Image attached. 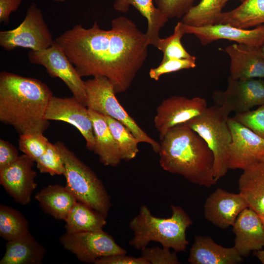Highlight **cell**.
Returning a JSON list of instances; mask_svg holds the SVG:
<instances>
[{"mask_svg": "<svg viewBox=\"0 0 264 264\" xmlns=\"http://www.w3.org/2000/svg\"><path fill=\"white\" fill-rule=\"evenodd\" d=\"M55 42L81 77H106L116 94L130 87L147 59L149 45L145 33L124 16L113 19L108 30L96 21L88 29L76 24Z\"/></svg>", "mask_w": 264, "mask_h": 264, "instance_id": "6da1fadb", "label": "cell"}, {"mask_svg": "<svg viewBox=\"0 0 264 264\" xmlns=\"http://www.w3.org/2000/svg\"><path fill=\"white\" fill-rule=\"evenodd\" d=\"M53 93L42 81L13 73H0V121L20 134L44 132L45 113Z\"/></svg>", "mask_w": 264, "mask_h": 264, "instance_id": "7a4b0ae2", "label": "cell"}, {"mask_svg": "<svg viewBox=\"0 0 264 264\" xmlns=\"http://www.w3.org/2000/svg\"><path fill=\"white\" fill-rule=\"evenodd\" d=\"M160 144L159 164L164 170L202 186L210 187L217 183L212 152L204 140L186 125L171 129Z\"/></svg>", "mask_w": 264, "mask_h": 264, "instance_id": "3957f363", "label": "cell"}, {"mask_svg": "<svg viewBox=\"0 0 264 264\" xmlns=\"http://www.w3.org/2000/svg\"><path fill=\"white\" fill-rule=\"evenodd\" d=\"M171 217L160 218L153 216L148 208L142 205L138 214L129 223L133 233L129 245L141 250L153 241L176 252L185 251L189 243L186 231L193 222L181 207L171 205Z\"/></svg>", "mask_w": 264, "mask_h": 264, "instance_id": "277c9868", "label": "cell"}, {"mask_svg": "<svg viewBox=\"0 0 264 264\" xmlns=\"http://www.w3.org/2000/svg\"><path fill=\"white\" fill-rule=\"evenodd\" d=\"M62 157L66 187L78 201L108 216L111 206L110 197L96 174L60 141L55 143Z\"/></svg>", "mask_w": 264, "mask_h": 264, "instance_id": "5b68a950", "label": "cell"}, {"mask_svg": "<svg viewBox=\"0 0 264 264\" xmlns=\"http://www.w3.org/2000/svg\"><path fill=\"white\" fill-rule=\"evenodd\" d=\"M230 113L224 107L214 105L207 107L201 115L184 123L200 135L212 152L214 175L217 181L229 170L227 154L231 134L227 119Z\"/></svg>", "mask_w": 264, "mask_h": 264, "instance_id": "8992f818", "label": "cell"}, {"mask_svg": "<svg viewBox=\"0 0 264 264\" xmlns=\"http://www.w3.org/2000/svg\"><path fill=\"white\" fill-rule=\"evenodd\" d=\"M85 84L87 94L85 106L88 109L121 122L131 131L139 143L149 144L155 153H158L160 144L149 136L125 110L107 78L96 76L85 81Z\"/></svg>", "mask_w": 264, "mask_h": 264, "instance_id": "52a82bcc", "label": "cell"}, {"mask_svg": "<svg viewBox=\"0 0 264 264\" xmlns=\"http://www.w3.org/2000/svg\"><path fill=\"white\" fill-rule=\"evenodd\" d=\"M54 42L43 13L34 2L29 6L18 26L0 32V45L7 51L18 47L41 50L50 47Z\"/></svg>", "mask_w": 264, "mask_h": 264, "instance_id": "ba28073f", "label": "cell"}, {"mask_svg": "<svg viewBox=\"0 0 264 264\" xmlns=\"http://www.w3.org/2000/svg\"><path fill=\"white\" fill-rule=\"evenodd\" d=\"M66 250L74 254L81 262L93 263L103 257L126 254L113 238L103 230L75 233H66L59 238Z\"/></svg>", "mask_w": 264, "mask_h": 264, "instance_id": "9c48e42d", "label": "cell"}, {"mask_svg": "<svg viewBox=\"0 0 264 264\" xmlns=\"http://www.w3.org/2000/svg\"><path fill=\"white\" fill-rule=\"evenodd\" d=\"M28 58L32 63L44 66L50 77L61 79L73 96L85 105L87 94L85 81L55 40L53 44L46 49L30 50Z\"/></svg>", "mask_w": 264, "mask_h": 264, "instance_id": "30bf717a", "label": "cell"}, {"mask_svg": "<svg viewBox=\"0 0 264 264\" xmlns=\"http://www.w3.org/2000/svg\"><path fill=\"white\" fill-rule=\"evenodd\" d=\"M227 123L231 134L227 154L228 169L243 170L260 162L264 155V138L233 117L228 118Z\"/></svg>", "mask_w": 264, "mask_h": 264, "instance_id": "8fae6325", "label": "cell"}, {"mask_svg": "<svg viewBox=\"0 0 264 264\" xmlns=\"http://www.w3.org/2000/svg\"><path fill=\"white\" fill-rule=\"evenodd\" d=\"M212 98L215 105L231 112L250 110L264 104V79H234L229 76L226 89L214 91Z\"/></svg>", "mask_w": 264, "mask_h": 264, "instance_id": "7c38bea8", "label": "cell"}, {"mask_svg": "<svg viewBox=\"0 0 264 264\" xmlns=\"http://www.w3.org/2000/svg\"><path fill=\"white\" fill-rule=\"evenodd\" d=\"M207 108L206 100L199 97L189 99L175 95L163 100L154 119L160 140L171 129L201 115Z\"/></svg>", "mask_w": 264, "mask_h": 264, "instance_id": "4fadbf2b", "label": "cell"}, {"mask_svg": "<svg viewBox=\"0 0 264 264\" xmlns=\"http://www.w3.org/2000/svg\"><path fill=\"white\" fill-rule=\"evenodd\" d=\"M44 117L48 121H63L74 126L86 140L87 148L93 151L95 138L88 108L74 96L68 98L53 96L48 103Z\"/></svg>", "mask_w": 264, "mask_h": 264, "instance_id": "5bb4252c", "label": "cell"}, {"mask_svg": "<svg viewBox=\"0 0 264 264\" xmlns=\"http://www.w3.org/2000/svg\"><path fill=\"white\" fill-rule=\"evenodd\" d=\"M29 157L24 154L11 165L0 170V183L16 202L21 205L30 203L37 186L36 172Z\"/></svg>", "mask_w": 264, "mask_h": 264, "instance_id": "9a60e30c", "label": "cell"}, {"mask_svg": "<svg viewBox=\"0 0 264 264\" xmlns=\"http://www.w3.org/2000/svg\"><path fill=\"white\" fill-rule=\"evenodd\" d=\"M183 28L185 34L194 35L203 45L225 39L256 47L264 46V24L253 29L240 28L227 24L194 27L183 23Z\"/></svg>", "mask_w": 264, "mask_h": 264, "instance_id": "2e32d148", "label": "cell"}, {"mask_svg": "<svg viewBox=\"0 0 264 264\" xmlns=\"http://www.w3.org/2000/svg\"><path fill=\"white\" fill-rule=\"evenodd\" d=\"M248 205L239 193L234 194L218 188L207 198L204 205L206 220L221 229L233 226L240 213Z\"/></svg>", "mask_w": 264, "mask_h": 264, "instance_id": "e0dca14e", "label": "cell"}, {"mask_svg": "<svg viewBox=\"0 0 264 264\" xmlns=\"http://www.w3.org/2000/svg\"><path fill=\"white\" fill-rule=\"evenodd\" d=\"M232 226L236 236L234 247L242 257H247L251 252L264 246V226L262 220L249 207L240 213Z\"/></svg>", "mask_w": 264, "mask_h": 264, "instance_id": "ac0fdd59", "label": "cell"}, {"mask_svg": "<svg viewBox=\"0 0 264 264\" xmlns=\"http://www.w3.org/2000/svg\"><path fill=\"white\" fill-rule=\"evenodd\" d=\"M223 50L230 58V77L234 79H264V55L261 47L235 43Z\"/></svg>", "mask_w": 264, "mask_h": 264, "instance_id": "d6986e66", "label": "cell"}, {"mask_svg": "<svg viewBox=\"0 0 264 264\" xmlns=\"http://www.w3.org/2000/svg\"><path fill=\"white\" fill-rule=\"evenodd\" d=\"M187 261L191 264H237L243 259L234 246L223 247L209 236L197 235Z\"/></svg>", "mask_w": 264, "mask_h": 264, "instance_id": "ffe728a7", "label": "cell"}, {"mask_svg": "<svg viewBox=\"0 0 264 264\" xmlns=\"http://www.w3.org/2000/svg\"><path fill=\"white\" fill-rule=\"evenodd\" d=\"M95 138L93 152L105 166L116 167L122 158L116 142L104 117L101 113L88 109Z\"/></svg>", "mask_w": 264, "mask_h": 264, "instance_id": "44dd1931", "label": "cell"}, {"mask_svg": "<svg viewBox=\"0 0 264 264\" xmlns=\"http://www.w3.org/2000/svg\"><path fill=\"white\" fill-rule=\"evenodd\" d=\"M238 188L248 207L261 217L264 214V163L259 162L243 170Z\"/></svg>", "mask_w": 264, "mask_h": 264, "instance_id": "7402d4cb", "label": "cell"}, {"mask_svg": "<svg viewBox=\"0 0 264 264\" xmlns=\"http://www.w3.org/2000/svg\"><path fill=\"white\" fill-rule=\"evenodd\" d=\"M135 7L147 21L145 33L149 45L156 47L160 38L159 32L169 21V18L154 4L153 0H115L114 9L127 12L130 7Z\"/></svg>", "mask_w": 264, "mask_h": 264, "instance_id": "603a6c76", "label": "cell"}, {"mask_svg": "<svg viewBox=\"0 0 264 264\" xmlns=\"http://www.w3.org/2000/svg\"><path fill=\"white\" fill-rule=\"evenodd\" d=\"M5 248L0 264H41L46 251L30 232L7 241Z\"/></svg>", "mask_w": 264, "mask_h": 264, "instance_id": "cb8c5ba5", "label": "cell"}, {"mask_svg": "<svg viewBox=\"0 0 264 264\" xmlns=\"http://www.w3.org/2000/svg\"><path fill=\"white\" fill-rule=\"evenodd\" d=\"M41 208L55 219L65 220L69 211L77 201L70 190L59 185H49L35 196Z\"/></svg>", "mask_w": 264, "mask_h": 264, "instance_id": "d4e9b609", "label": "cell"}, {"mask_svg": "<svg viewBox=\"0 0 264 264\" xmlns=\"http://www.w3.org/2000/svg\"><path fill=\"white\" fill-rule=\"evenodd\" d=\"M217 24L248 29L264 24V0H244L236 8L222 12Z\"/></svg>", "mask_w": 264, "mask_h": 264, "instance_id": "484cf974", "label": "cell"}, {"mask_svg": "<svg viewBox=\"0 0 264 264\" xmlns=\"http://www.w3.org/2000/svg\"><path fill=\"white\" fill-rule=\"evenodd\" d=\"M106 217L87 205L77 201L65 220L66 232L75 233L103 230Z\"/></svg>", "mask_w": 264, "mask_h": 264, "instance_id": "4316f807", "label": "cell"}, {"mask_svg": "<svg viewBox=\"0 0 264 264\" xmlns=\"http://www.w3.org/2000/svg\"><path fill=\"white\" fill-rule=\"evenodd\" d=\"M224 5L223 0H201L190 8L182 17L181 22L194 27L216 24Z\"/></svg>", "mask_w": 264, "mask_h": 264, "instance_id": "83f0119b", "label": "cell"}, {"mask_svg": "<svg viewBox=\"0 0 264 264\" xmlns=\"http://www.w3.org/2000/svg\"><path fill=\"white\" fill-rule=\"evenodd\" d=\"M27 220L19 211L0 205V236L7 241L19 238L29 232Z\"/></svg>", "mask_w": 264, "mask_h": 264, "instance_id": "f1b7e54d", "label": "cell"}, {"mask_svg": "<svg viewBox=\"0 0 264 264\" xmlns=\"http://www.w3.org/2000/svg\"><path fill=\"white\" fill-rule=\"evenodd\" d=\"M110 130L116 142L122 160L129 161L139 152V143L131 131L118 121L104 115Z\"/></svg>", "mask_w": 264, "mask_h": 264, "instance_id": "f546056e", "label": "cell"}, {"mask_svg": "<svg viewBox=\"0 0 264 264\" xmlns=\"http://www.w3.org/2000/svg\"><path fill=\"white\" fill-rule=\"evenodd\" d=\"M184 34L183 23L179 22L175 27L172 35L164 39L160 38L157 48L163 53L161 62L174 59L196 60V57L190 54L181 43V39Z\"/></svg>", "mask_w": 264, "mask_h": 264, "instance_id": "4dcf8cb0", "label": "cell"}, {"mask_svg": "<svg viewBox=\"0 0 264 264\" xmlns=\"http://www.w3.org/2000/svg\"><path fill=\"white\" fill-rule=\"evenodd\" d=\"M49 141L43 133L32 132L20 134L19 149L36 162L46 150Z\"/></svg>", "mask_w": 264, "mask_h": 264, "instance_id": "1f68e13d", "label": "cell"}, {"mask_svg": "<svg viewBox=\"0 0 264 264\" xmlns=\"http://www.w3.org/2000/svg\"><path fill=\"white\" fill-rule=\"evenodd\" d=\"M36 162L37 168L42 173L51 176L64 174V162L55 143L49 142L46 150Z\"/></svg>", "mask_w": 264, "mask_h": 264, "instance_id": "d6a6232c", "label": "cell"}, {"mask_svg": "<svg viewBox=\"0 0 264 264\" xmlns=\"http://www.w3.org/2000/svg\"><path fill=\"white\" fill-rule=\"evenodd\" d=\"M233 118L264 138V104L253 110L236 113Z\"/></svg>", "mask_w": 264, "mask_h": 264, "instance_id": "836d02e7", "label": "cell"}, {"mask_svg": "<svg viewBox=\"0 0 264 264\" xmlns=\"http://www.w3.org/2000/svg\"><path fill=\"white\" fill-rule=\"evenodd\" d=\"M196 66V60L170 59L161 62L160 65L149 71V76L155 81H158L160 77L165 74L176 72L182 69H190Z\"/></svg>", "mask_w": 264, "mask_h": 264, "instance_id": "e575fe53", "label": "cell"}, {"mask_svg": "<svg viewBox=\"0 0 264 264\" xmlns=\"http://www.w3.org/2000/svg\"><path fill=\"white\" fill-rule=\"evenodd\" d=\"M141 256L149 264H179L176 252H171L170 248L158 246L146 247L141 250Z\"/></svg>", "mask_w": 264, "mask_h": 264, "instance_id": "d590c367", "label": "cell"}, {"mask_svg": "<svg viewBox=\"0 0 264 264\" xmlns=\"http://www.w3.org/2000/svg\"><path fill=\"white\" fill-rule=\"evenodd\" d=\"M195 0H155L157 7L169 19L183 17Z\"/></svg>", "mask_w": 264, "mask_h": 264, "instance_id": "8d00e7d4", "label": "cell"}, {"mask_svg": "<svg viewBox=\"0 0 264 264\" xmlns=\"http://www.w3.org/2000/svg\"><path fill=\"white\" fill-rule=\"evenodd\" d=\"M19 156L18 150L14 145L6 140H0V170L12 164Z\"/></svg>", "mask_w": 264, "mask_h": 264, "instance_id": "74e56055", "label": "cell"}, {"mask_svg": "<svg viewBox=\"0 0 264 264\" xmlns=\"http://www.w3.org/2000/svg\"><path fill=\"white\" fill-rule=\"evenodd\" d=\"M94 264H149L142 256L138 258L126 254L115 255L103 257L96 260Z\"/></svg>", "mask_w": 264, "mask_h": 264, "instance_id": "f35d334b", "label": "cell"}, {"mask_svg": "<svg viewBox=\"0 0 264 264\" xmlns=\"http://www.w3.org/2000/svg\"><path fill=\"white\" fill-rule=\"evenodd\" d=\"M21 2L22 0H0V22L7 24L11 13L18 9Z\"/></svg>", "mask_w": 264, "mask_h": 264, "instance_id": "ab89813d", "label": "cell"}, {"mask_svg": "<svg viewBox=\"0 0 264 264\" xmlns=\"http://www.w3.org/2000/svg\"><path fill=\"white\" fill-rule=\"evenodd\" d=\"M253 254L263 264H264V250L255 251Z\"/></svg>", "mask_w": 264, "mask_h": 264, "instance_id": "60d3db41", "label": "cell"}, {"mask_svg": "<svg viewBox=\"0 0 264 264\" xmlns=\"http://www.w3.org/2000/svg\"><path fill=\"white\" fill-rule=\"evenodd\" d=\"M55 2H65L66 1V0H52Z\"/></svg>", "mask_w": 264, "mask_h": 264, "instance_id": "b9f144b4", "label": "cell"}, {"mask_svg": "<svg viewBox=\"0 0 264 264\" xmlns=\"http://www.w3.org/2000/svg\"><path fill=\"white\" fill-rule=\"evenodd\" d=\"M230 0H223V3L225 4L227 1H228ZM240 1L241 2H243L244 0H238Z\"/></svg>", "mask_w": 264, "mask_h": 264, "instance_id": "7bdbcfd3", "label": "cell"}, {"mask_svg": "<svg viewBox=\"0 0 264 264\" xmlns=\"http://www.w3.org/2000/svg\"><path fill=\"white\" fill-rule=\"evenodd\" d=\"M260 218H261V219L262 220L263 225L264 226V214Z\"/></svg>", "mask_w": 264, "mask_h": 264, "instance_id": "ee69618b", "label": "cell"}, {"mask_svg": "<svg viewBox=\"0 0 264 264\" xmlns=\"http://www.w3.org/2000/svg\"><path fill=\"white\" fill-rule=\"evenodd\" d=\"M260 162H262L264 163V155L261 158Z\"/></svg>", "mask_w": 264, "mask_h": 264, "instance_id": "f6af8a7d", "label": "cell"}, {"mask_svg": "<svg viewBox=\"0 0 264 264\" xmlns=\"http://www.w3.org/2000/svg\"><path fill=\"white\" fill-rule=\"evenodd\" d=\"M261 50L264 55V46H263V47H261Z\"/></svg>", "mask_w": 264, "mask_h": 264, "instance_id": "bcb514c9", "label": "cell"}]
</instances>
